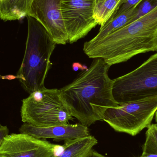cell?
I'll list each match as a JSON object with an SVG mask.
<instances>
[{
    "label": "cell",
    "instance_id": "6da1fadb",
    "mask_svg": "<svg viewBox=\"0 0 157 157\" xmlns=\"http://www.w3.org/2000/svg\"><path fill=\"white\" fill-rule=\"evenodd\" d=\"M110 67L102 59H94L89 68L60 89L72 116L87 127L103 121L108 109L119 105L113 96V79L109 75Z\"/></svg>",
    "mask_w": 157,
    "mask_h": 157
},
{
    "label": "cell",
    "instance_id": "7a4b0ae2",
    "mask_svg": "<svg viewBox=\"0 0 157 157\" xmlns=\"http://www.w3.org/2000/svg\"><path fill=\"white\" fill-rule=\"evenodd\" d=\"M89 58H100L111 66L137 54L157 51V6L144 16L95 42L84 44Z\"/></svg>",
    "mask_w": 157,
    "mask_h": 157
},
{
    "label": "cell",
    "instance_id": "3957f363",
    "mask_svg": "<svg viewBox=\"0 0 157 157\" xmlns=\"http://www.w3.org/2000/svg\"><path fill=\"white\" fill-rule=\"evenodd\" d=\"M26 17L28 30L25 51L16 78L30 94L45 87V79L51 68V57L57 44L38 20L30 16Z\"/></svg>",
    "mask_w": 157,
    "mask_h": 157
},
{
    "label": "cell",
    "instance_id": "277c9868",
    "mask_svg": "<svg viewBox=\"0 0 157 157\" xmlns=\"http://www.w3.org/2000/svg\"><path fill=\"white\" fill-rule=\"evenodd\" d=\"M21 116L23 122L37 127L67 124L73 119L60 89L45 86L23 100Z\"/></svg>",
    "mask_w": 157,
    "mask_h": 157
},
{
    "label": "cell",
    "instance_id": "5b68a950",
    "mask_svg": "<svg viewBox=\"0 0 157 157\" xmlns=\"http://www.w3.org/2000/svg\"><path fill=\"white\" fill-rule=\"evenodd\" d=\"M112 92L119 105L157 96V53L134 71L113 79Z\"/></svg>",
    "mask_w": 157,
    "mask_h": 157
},
{
    "label": "cell",
    "instance_id": "8992f818",
    "mask_svg": "<svg viewBox=\"0 0 157 157\" xmlns=\"http://www.w3.org/2000/svg\"><path fill=\"white\" fill-rule=\"evenodd\" d=\"M157 111V96L110 108L103 121L114 131L135 136L151 124Z\"/></svg>",
    "mask_w": 157,
    "mask_h": 157
},
{
    "label": "cell",
    "instance_id": "52a82bcc",
    "mask_svg": "<svg viewBox=\"0 0 157 157\" xmlns=\"http://www.w3.org/2000/svg\"><path fill=\"white\" fill-rule=\"evenodd\" d=\"M95 1L63 0L62 14L69 43L83 38L98 25L93 15Z\"/></svg>",
    "mask_w": 157,
    "mask_h": 157
},
{
    "label": "cell",
    "instance_id": "ba28073f",
    "mask_svg": "<svg viewBox=\"0 0 157 157\" xmlns=\"http://www.w3.org/2000/svg\"><path fill=\"white\" fill-rule=\"evenodd\" d=\"M59 147L26 134L12 133L4 137L0 157H53Z\"/></svg>",
    "mask_w": 157,
    "mask_h": 157
},
{
    "label": "cell",
    "instance_id": "9c48e42d",
    "mask_svg": "<svg viewBox=\"0 0 157 157\" xmlns=\"http://www.w3.org/2000/svg\"><path fill=\"white\" fill-rule=\"evenodd\" d=\"M62 1L33 0L27 15L38 20L45 27L56 44L65 45L68 42V37L62 14Z\"/></svg>",
    "mask_w": 157,
    "mask_h": 157
},
{
    "label": "cell",
    "instance_id": "30bf717a",
    "mask_svg": "<svg viewBox=\"0 0 157 157\" xmlns=\"http://www.w3.org/2000/svg\"><path fill=\"white\" fill-rule=\"evenodd\" d=\"M19 132L37 139L52 138L64 142L90 135L88 127L80 123L37 127L24 123L19 128Z\"/></svg>",
    "mask_w": 157,
    "mask_h": 157
},
{
    "label": "cell",
    "instance_id": "8fae6325",
    "mask_svg": "<svg viewBox=\"0 0 157 157\" xmlns=\"http://www.w3.org/2000/svg\"><path fill=\"white\" fill-rule=\"evenodd\" d=\"M98 144V140L91 135L65 141L62 154L53 157H86Z\"/></svg>",
    "mask_w": 157,
    "mask_h": 157
},
{
    "label": "cell",
    "instance_id": "7c38bea8",
    "mask_svg": "<svg viewBox=\"0 0 157 157\" xmlns=\"http://www.w3.org/2000/svg\"><path fill=\"white\" fill-rule=\"evenodd\" d=\"M33 0H0V19L19 20L27 15Z\"/></svg>",
    "mask_w": 157,
    "mask_h": 157
},
{
    "label": "cell",
    "instance_id": "4fadbf2b",
    "mask_svg": "<svg viewBox=\"0 0 157 157\" xmlns=\"http://www.w3.org/2000/svg\"><path fill=\"white\" fill-rule=\"evenodd\" d=\"M136 13V6L115 17L110 21L105 23L103 26L100 28L97 36L90 40L91 42L98 41L128 25Z\"/></svg>",
    "mask_w": 157,
    "mask_h": 157
},
{
    "label": "cell",
    "instance_id": "5bb4252c",
    "mask_svg": "<svg viewBox=\"0 0 157 157\" xmlns=\"http://www.w3.org/2000/svg\"><path fill=\"white\" fill-rule=\"evenodd\" d=\"M121 0H95L93 15L97 24L103 26L110 18Z\"/></svg>",
    "mask_w": 157,
    "mask_h": 157
},
{
    "label": "cell",
    "instance_id": "9a60e30c",
    "mask_svg": "<svg viewBox=\"0 0 157 157\" xmlns=\"http://www.w3.org/2000/svg\"><path fill=\"white\" fill-rule=\"evenodd\" d=\"M146 136L143 154L140 157H157V124L149 125Z\"/></svg>",
    "mask_w": 157,
    "mask_h": 157
},
{
    "label": "cell",
    "instance_id": "2e32d148",
    "mask_svg": "<svg viewBox=\"0 0 157 157\" xmlns=\"http://www.w3.org/2000/svg\"><path fill=\"white\" fill-rule=\"evenodd\" d=\"M157 6V0H142L136 6V13L130 23L144 16ZM129 23V24H130Z\"/></svg>",
    "mask_w": 157,
    "mask_h": 157
},
{
    "label": "cell",
    "instance_id": "e0dca14e",
    "mask_svg": "<svg viewBox=\"0 0 157 157\" xmlns=\"http://www.w3.org/2000/svg\"><path fill=\"white\" fill-rule=\"evenodd\" d=\"M141 1L142 0H121L112 15L107 22L110 21L117 16L136 6L138 3Z\"/></svg>",
    "mask_w": 157,
    "mask_h": 157
},
{
    "label": "cell",
    "instance_id": "ac0fdd59",
    "mask_svg": "<svg viewBox=\"0 0 157 157\" xmlns=\"http://www.w3.org/2000/svg\"><path fill=\"white\" fill-rule=\"evenodd\" d=\"M9 134V129L6 126L0 124V147L2 145L4 137Z\"/></svg>",
    "mask_w": 157,
    "mask_h": 157
},
{
    "label": "cell",
    "instance_id": "d6986e66",
    "mask_svg": "<svg viewBox=\"0 0 157 157\" xmlns=\"http://www.w3.org/2000/svg\"><path fill=\"white\" fill-rule=\"evenodd\" d=\"M73 70L75 71H77L79 70H81V71H84V70H86L87 69L86 66H83L82 64L80 63H75L73 64Z\"/></svg>",
    "mask_w": 157,
    "mask_h": 157
},
{
    "label": "cell",
    "instance_id": "ffe728a7",
    "mask_svg": "<svg viewBox=\"0 0 157 157\" xmlns=\"http://www.w3.org/2000/svg\"><path fill=\"white\" fill-rule=\"evenodd\" d=\"M86 157H108L105 156L101 154H100V153H98L97 151H94L93 149H92L90 153Z\"/></svg>",
    "mask_w": 157,
    "mask_h": 157
},
{
    "label": "cell",
    "instance_id": "44dd1931",
    "mask_svg": "<svg viewBox=\"0 0 157 157\" xmlns=\"http://www.w3.org/2000/svg\"><path fill=\"white\" fill-rule=\"evenodd\" d=\"M155 121L157 123V111L156 112L155 114Z\"/></svg>",
    "mask_w": 157,
    "mask_h": 157
}]
</instances>
